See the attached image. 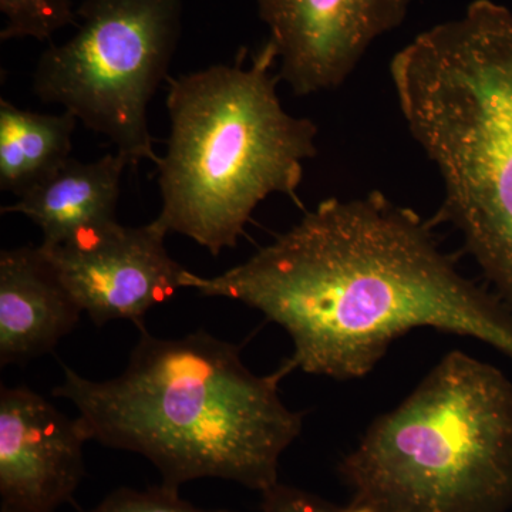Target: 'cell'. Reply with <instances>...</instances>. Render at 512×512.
Masks as SVG:
<instances>
[{
	"label": "cell",
	"mask_w": 512,
	"mask_h": 512,
	"mask_svg": "<svg viewBox=\"0 0 512 512\" xmlns=\"http://www.w3.org/2000/svg\"><path fill=\"white\" fill-rule=\"evenodd\" d=\"M183 288L245 303L281 326L292 365L335 380L369 375L421 328L480 340L512 360V315L461 274L429 221L382 192L328 198L244 264Z\"/></svg>",
	"instance_id": "cell-1"
},
{
	"label": "cell",
	"mask_w": 512,
	"mask_h": 512,
	"mask_svg": "<svg viewBox=\"0 0 512 512\" xmlns=\"http://www.w3.org/2000/svg\"><path fill=\"white\" fill-rule=\"evenodd\" d=\"M138 329L127 369L114 379H86L62 363L53 396L76 406L87 441L148 458L175 491L200 478L261 494L275 487L282 454L303 427V413L279 393L291 360L259 376L237 345L205 330L161 339Z\"/></svg>",
	"instance_id": "cell-2"
},
{
	"label": "cell",
	"mask_w": 512,
	"mask_h": 512,
	"mask_svg": "<svg viewBox=\"0 0 512 512\" xmlns=\"http://www.w3.org/2000/svg\"><path fill=\"white\" fill-rule=\"evenodd\" d=\"M389 72L443 183L439 220L460 232L512 315V10L470 3L399 50Z\"/></svg>",
	"instance_id": "cell-3"
},
{
	"label": "cell",
	"mask_w": 512,
	"mask_h": 512,
	"mask_svg": "<svg viewBox=\"0 0 512 512\" xmlns=\"http://www.w3.org/2000/svg\"><path fill=\"white\" fill-rule=\"evenodd\" d=\"M247 53L168 80L171 131L157 164L156 221L214 256L237 247L266 198H295L318 153L316 124L289 114L276 93L275 46L268 40L249 64Z\"/></svg>",
	"instance_id": "cell-4"
},
{
	"label": "cell",
	"mask_w": 512,
	"mask_h": 512,
	"mask_svg": "<svg viewBox=\"0 0 512 512\" xmlns=\"http://www.w3.org/2000/svg\"><path fill=\"white\" fill-rule=\"evenodd\" d=\"M372 512H510L512 382L453 350L339 464Z\"/></svg>",
	"instance_id": "cell-5"
},
{
	"label": "cell",
	"mask_w": 512,
	"mask_h": 512,
	"mask_svg": "<svg viewBox=\"0 0 512 512\" xmlns=\"http://www.w3.org/2000/svg\"><path fill=\"white\" fill-rule=\"evenodd\" d=\"M77 32L49 45L33 93L109 138L128 164L160 163L148 104L168 77L183 23V0H83Z\"/></svg>",
	"instance_id": "cell-6"
},
{
	"label": "cell",
	"mask_w": 512,
	"mask_h": 512,
	"mask_svg": "<svg viewBox=\"0 0 512 512\" xmlns=\"http://www.w3.org/2000/svg\"><path fill=\"white\" fill-rule=\"evenodd\" d=\"M167 234L156 220L143 227L113 221L40 248L94 325L124 319L138 328L150 309L183 289L187 269L168 254Z\"/></svg>",
	"instance_id": "cell-7"
},
{
	"label": "cell",
	"mask_w": 512,
	"mask_h": 512,
	"mask_svg": "<svg viewBox=\"0 0 512 512\" xmlns=\"http://www.w3.org/2000/svg\"><path fill=\"white\" fill-rule=\"evenodd\" d=\"M412 0H255L296 96L339 89L376 40L399 28Z\"/></svg>",
	"instance_id": "cell-8"
},
{
	"label": "cell",
	"mask_w": 512,
	"mask_h": 512,
	"mask_svg": "<svg viewBox=\"0 0 512 512\" xmlns=\"http://www.w3.org/2000/svg\"><path fill=\"white\" fill-rule=\"evenodd\" d=\"M87 439L28 387L0 392V510L55 512L72 501L84 476Z\"/></svg>",
	"instance_id": "cell-9"
},
{
	"label": "cell",
	"mask_w": 512,
	"mask_h": 512,
	"mask_svg": "<svg viewBox=\"0 0 512 512\" xmlns=\"http://www.w3.org/2000/svg\"><path fill=\"white\" fill-rule=\"evenodd\" d=\"M83 311L43 254L26 245L0 254V363H26L56 348Z\"/></svg>",
	"instance_id": "cell-10"
},
{
	"label": "cell",
	"mask_w": 512,
	"mask_h": 512,
	"mask_svg": "<svg viewBox=\"0 0 512 512\" xmlns=\"http://www.w3.org/2000/svg\"><path fill=\"white\" fill-rule=\"evenodd\" d=\"M121 154L110 153L93 163L69 158L56 171L2 208V214L25 215L42 229V245L69 241L87 229L117 221L121 177L128 167Z\"/></svg>",
	"instance_id": "cell-11"
},
{
	"label": "cell",
	"mask_w": 512,
	"mask_h": 512,
	"mask_svg": "<svg viewBox=\"0 0 512 512\" xmlns=\"http://www.w3.org/2000/svg\"><path fill=\"white\" fill-rule=\"evenodd\" d=\"M79 120L42 114L0 100V190L22 197L56 173L72 153Z\"/></svg>",
	"instance_id": "cell-12"
},
{
	"label": "cell",
	"mask_w": 512,
	"mask_h": 512,
	"mask_svg": "<svg viewBox=\"0 0 512 512\" xmlns=\"http://www.w3.org/2000/svg\"><path fill=\"white\" fill-rule=\"evenodd\" d=\"M0 12L5 16L3 42L25 37L47 42L59 30L77 26L72 0H0Z\"/></svg>",
	"instance_id": "cell-13"
},
{
	"label": "cell",
	"mask_w": 512,
	"mask_h": 512,
	"mask_svg": "<svg viewBox=\"0 0 512 512\" xmlns=\"http://www.w3.org/2000/svg\"><path fill=\"white\" fill-rule=\"evenodd\" d=\"M89 512H232L225 510H202L194 507L171 488H150L146 491L120 488Z\"/></svg>",
	"instance_id": "cell-14"
},
{
	"label": "cell",
	"mask_w": 512,
	"mask_h": 512,
	"mask_svg": "<svg viewBox=\"0 0 512 512\" xmlns=\"http://www.w3.org/2000/svg\"><path fill=\"white\" fill-rule=\"evenodd\" d=\"M264 512H372L363 505L353 503L342 507L322 500L318 495L299 488L278 483L262 494Z\"/></svg>",
	"instance_id": "cell-15"
},
{
	"label": "cell",
	"mask_w": 512,
	"mask_h": 512,
	"mask_svg": "<svg viewBox=\"0 0 512 512\" xmlns=\"http://www.w3.org/2000/svg\"><path fill=\"white\" fill-rule=\"evenodd\" d=\"M0 512H8V511H5V510H0Z\"/></svg>",
	"instance_id": "cell-16"
}]
</instances>
